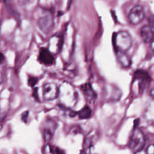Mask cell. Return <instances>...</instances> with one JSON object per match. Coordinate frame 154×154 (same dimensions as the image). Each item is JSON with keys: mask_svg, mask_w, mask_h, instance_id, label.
Listing matches in <instances>:
<instances>
[{"mask_svg": "<svg viewBox=\"0 0 154 154\" xmlns=\"http://www.w3.org/2000/svg\"><path fill=\"white\" fill-rule=\"evenodd\" d=\"M56 153L57 154H64V153L63 150H61V149H58V148L56 149Z\"/></svg>", "mask_w": 154, "mask_h": 154, "instance_id": "20", "label": "cell"}, {"mask_svg": "<svg viewBox=\"0 0 154 154\" xmlns=\"http://www.w3.org/2000/svg\"><path fill=\"white\" fill-rule=\"evenodd\" d=\"M150 49L154 54V40L150 43Z\"/></svg>", "mask_w": 154, "mask_h": 154, "instance_id": "21", "label": "cell"}, {"mask_svg": "<svg viewBox=\"0 0 154 154\" xmlns=\"http://www.w3.org/2000/svg\"><path fill=\"white\" fill-rule=\"evenodd\" d=\"M4 60H5V56H4V55L2 53L0 52V64L3 63Z\"/></svg>", "mask_w": 154, "mask_h": 154, "instance_id": "19", "label": "cell"}, {"mask_svg": "<svg viewBox=\"0 0 154 154\" xmlns=\"http://www.w3.org/2000/svg\"><path fill=\"white\" fill-rule=\"evenodd\" d=\"M148 23L149 26L153 29L154 31V15H151L148 18Z\"/></svg>", "mask_w": 154, "mask_h": 154, "instance_id": "15", "label": "cell"}, {"mask_svg": "<svg viewBox=\"0 0 154 154\" xmlns=\"http://www.w3.org/2000/svg\"><path fill=\"white\" fill-rule=\"evenodd\" d=\"M134 78L135 79H139L142 82H150V76L148 73L143 70H137L134 72Z\"/></svg>", "mask_w": 154, "mask_h": 154, "instance_id": "11", "label": "cell"}, {"mask_svg": "<svg viewBox=\"0 0 154 154\" xmlns=\"http://www.w3.org/2000/svg\"><path fill=\"white\" fill-rule=\"evenodd\" d=\"M38 59L41 63L45 65H51L54 62L53 55L48 49L45 48H40Z\"/></svg>", "mask_w": 154, "mask_h": 154, "instance_id": "7", "label": "cell"}, {"mask_svg": "<svg viewBox=\"0 0 154 154\" xmlns=\"http://www.w3.org/2000/svg\"><path fill=\"white\" fill-rule=\"evenodd\" d=\"M43 153L44 154H54L52 146L49 143H46L45 145Z\"/></svg>", "mask_w": 154, "mask_h": 154, "instance_id": "14", "label": "cell"}, {"mask_svg": "<svg viewBox=\"0 0 154 154\" xmlns=\"http://www.w3.org/2000/svg\"><path fill=\"white\" fill-rule=\"evenodd\" d=\"M147 154H154V144L150 145L146 150Z\"/></svg>", "mask_w": 154, "mask_h": 154, "instance_id": "17", "label": "cell"}, {"mask_svg": "<svg viewBox=\"0 0 154 154\" xmlns=\"http://www.w3.org/2000/svg\"><path fill=\"white\" fill-rule=\"evenodd\" d=\"M116 54L119 63L122 67L125 68H128L131 66L132 64L131 58L125 52L116 51Z\"/></svg>", "mask_w": 154, "mask_h": 154, "instance_id": "10", "label": "cell"}, {"mask_svg": "<svg viewBox=\"0 0 154 154\" xmlns=\"http://www.w3.org/2000/svg\"><path fill=\"white\" fill-rule=\"evenodd\" d=\"M150 95L152 96V97H153L154 99V88H153L150 90Z\"/></svg>", "mask_w": 154, "mask_h": 154, "instance_id": "22", "label": "cell"}, {"mask_svg": "<svg viewBox=\"0 0 154 154\" xmlns=\"http://www.w3.org/2000/svg\"><path fill=\"white\" fill-rule=\"evenodd\" d=\"M28 117H29V111H25L23 112H22L21 115V119L24 123H26L28 121Z\"/></svg>", "mask_w": 154, "mask_h": 154, "instance_id": "16", "label": "cell"}, {"mask_svg": "<svg viewBox=\"0 0 154 154\" xmlns=\"http://www.w3.org/2000/svg\"><path fill=\"white\" fill-rule=\"evenodd\" d=\"M80 154H86V153H85V152H81L80 153Z\"/></svg>", "mask_w": 154, "mask_h": 154, "instance_id": "24", "label": "cell"}, {"mask_svg": "<svg viewBox=\"0 0 154 154\" xmlns=\"http://www.w3.org/2000/svg\"><path fill=\"white\" fill-rule=\"evenodd\" d=\"M145 145L144 135L138 128H135L133 130L129 143V148L134 153L140 152Z\"/></svg>", "mask_w": 154, "mask_h": 154, "instance_id": "3", "label": "cell"}, {"mask_svg": "<svg viewBox=\"0 0 154 154\" xmlns=\"http://www.w3.org/2000/svg\"><path fill=\"white\" fill-rule=\"evenodd\" d=\"M91 109L88 105H85L77 112L80 119H87L91 117Z\"/></svg>", "mask_w": 154, "mask_h": 154, "instance_id": "12", "label": "cell"}, {"mask_svg": "<svg viewBox=\"0 0 154 154\" xmlns=\"http://www.w3.org/2000/svg\"><path fill=\"white\" fill-rule=\"evenodd\" d=\"M38 24L43 32L46 34L49 33L51 31L53 26V18L51 14H45L41 17L38 19Z\"/></svg>", "mask_w": 154, "mask_h": 154, "instance_id": "6", "label": "cell"}, {"mask_svg": "<svg viewBox=\"0 0 154 154\" xmlns=\"http://www.w3.org/2000/svg\"><path fill=\"white\" fill-rule=\"evenodd\" d=\"M38 82V78L35 76H29L28 79V84L31 87H33Z\"/></svg>", "mask_w": 154, "mask_h": 154, "instance_id": "13", "label": "cell"}, {"mask_svg": "<svg viewBox=\"0 0 154 154\" xmlns=\"http://www.w3.org/2000/svg\"><path fill=\"white\" fill-rule=\"evenodd\" d=\"M32 96L34 97V98L36 100H38V88L37 87L34 89Z\"/></svg>", "mask_w": 154, "mask_h": 154, "instance_id": "18", "label": "cell"}, {"mask_svg": "<svg viewBox=\"0 0 154 154\" xmlns=\"http://www.w3.org/2000/svg\"><path fill=\"white\" fill-rule=\"evenodd\" d=\"M2 81H3V78H2V76L1 75V73H0V85L2 84Z\"/></svg>", "mask_w": 154, "mask_h": 154, "instance_id": "23", "label": "cell"}, {"mask_svg": "<svg viewBox=\"0 0 154 154\" xmlns=\"http://www.w3.org/2000/svg\"><path fill=\"white\" fill-rule=\"evenodd\" d=\"M58 96L63 105L68 108L73 107L77 99V93L74 87L67 82H63L59 87Z\"/></svg>", "mask_w": 154, "mask_h": 154, "instance_id": "1", "label": "cell"}, {"mask_svg": "<svg viewBox=\"0 0 154 154\" xmlns=\"http://www.w3.org/2000/svg\"><path fill=\"white\" fill-rule=\"evenodd\" d=\"M144 16L143 7L140 4H137L131 9L128 14V19L131 24L138 25L143 20Z\"/></svg>", "mask_w": 154, "mask_h": 154, "instance_id": "4", "label": "cell"}, {"mask_svg": "<svg viewBox=\"0 0 154 154\" xmlns=\"http://www.w3.org/2000/svg\"><path fill=\"white\" fill-rule=\"evenodd\" d=\"M59 87L56 84L49 82L43 87V97L46 101H51L58 97Z\"/></svg>", "mask_w": 154, "mask_h": 154, "instance_id": "5", "label": "cell"}, {"mask_svg": "<svg viewBox=\"0 0 154 154\" xmlns=\"http://www.w3.org/2000/svg\"><path fill=\"white\" fill-rule=\"evenodd\" d=\"M140 36L144 43H150L154 40V31L149 25H144L140 29Z\"/></svg>", "mask_w": 154, "mask_h": 154, "instance_id": "9", "label": "cell"}, {"mask_svg": "<svg viewBox=\"0 0 154 154\" xmlns=\"http://www.w3.org/2000/svg\"><path fill=\"white\" fill-rule=\"evenodd\" d=\"M80 88L84 95L87 100L90 102H93L96 99L97 94L92 88L91 85L89 82L85 83L80 86Z\"/></svg>", "mask_w": 154, "mask_h": 154, "instance_id": "8", "label": "cell"}, {"mask_svg": "<svg viewBox=\"0 0 154 154\" xmlns=\"http://www.w3.org/2000/svg\"><path fill=\"white\" fill-rule=\"evenodd\" d=\"M114 44L116 51L126 52L132 45V39L126 31H120L114 34Z\"/></svg>", "mask_w": 154, "mask_h": 154, "instance_id": "2", "label": "cell"}]
</instances>
